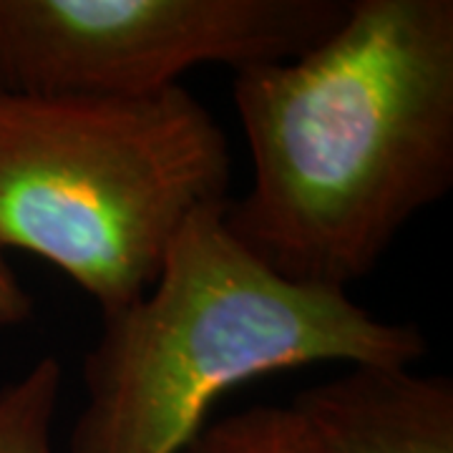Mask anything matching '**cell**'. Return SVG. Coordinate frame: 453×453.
<instances>
[{"instance_id": "6", "label": "cell", "mask_w": 453, "mask_h": 453, "mask_svg": "<svg viewBox=\"0 0 453 453\" xmlns=\"http://www.w3.org/2000/svg\"><path fill=\"white\" fill-rule=\"evenodd\" d=\"M64 393V368L53 356L0 388V453H53L50 428Z\"/></svg>"}, {"instance_id": "4", "label": "cell", "mask_w": 453, "mask_h": 453, "mask_svg": "<svg viewBox=\"0 0 453 453\" xmlns=\"http://www.w3.org/2000/svg\"><path fill=\"white\" fill-rule=\"evenodd\" d=\"M345 11L348 0H0V91L149 96L196 65L297 58Z\"/></svg>"}, {"instance_id": "8", "label": "cell", "mask_w": 453, "mask_h": 453, "mask_svg": "<svg viewBox=\"0 0 453 453\" xmlns=\"http://www.w3.org/2000/svg\"><path fill=\"white\" fill-rule=\"evenodd\" d=\"M33 315V300L13 267L0 255V325H20Z\"/></svg>"}, {"instance_id": "2", "label": "cell", "mask_w": 453, "mask_h": 453, "mask_svg": "<svg viewBox=\"0 0 453 453\" xmlns=\"http://www.w3.org/2000/svg\"><path fill=\"white\" fill-rule=\"evenodd\" d=\"M222 211L195 214L149 292L101 315L68 453H181L211 405L247 380L312 363L423 360L416 325L280 277L229 234Z\"/></svg>"}, {"instance_id": "3", "label": "cell", "mask_w": 453, "mask_h": 453, "mask_svg": "<svg viewBox=\"0 0 453 453\" xmlns=\"http://www.w3.org/2000/svg\"><path fill=\"white\" fill-rule=\"evenodd\" d=\"M225 131L181 83L149 96L0 91V255L46 259L109 315L159 280L179 232L229 202Z\"/></svg>"}, {"instance_id": "7", "label": "cell", "mask_w": 453, "mask_h": 453, "mask_svg": "<svg viewBox=\"0 0 453 453\" xmlns=\"http://www.w3.org/2000/svg\"><path fill=\"white\" fill-rule=\"evenodd\" d=\"M181 453H323L290 405H252L204 426Z\"/></svg>"}, {"instance_id": "1", "label": "cell", "mask_w": 453, "mask_h": 453, "mask_svg": "<svg viewBox=\"0 0 453 453\" xmlns=\"http://www.w3.org/2000/svg\"><path fill=\"white\" fill-rule=\"evenodd\" d=\"M252 184L225 226L285 280L345 292L453 187V0H348L308 53L234 73Z\"/></svg>"}, {"instance_id": "5", "label": "cell", "mask_w": 453, "mask_h": 453, "mask_svg": "<svg viewBox=\"0 0 453 453\" xmlns=\"http://www.w3.org/2000/svg\"><path fill=\"white\" fill-rule=\"evenodd\" d=\"M323 453H453V380L411 365H348L290 405Z\"/></svg>"}]
</instances>
